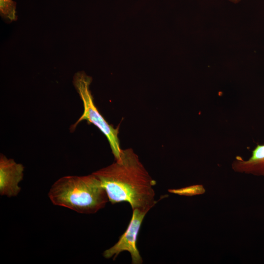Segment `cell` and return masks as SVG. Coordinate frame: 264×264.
<instances>
[{"label": "cell", "instance_id": "cell-1", "mask_svg": "<svg viewBox=\"0 0 264 264\" xmlns=\"http://www.w3.org/2000/svg\"><path fill=\"white\" fill-rule=\"evenodd\" d=\"M93 174L105 189L110 202L129 203L132 210L148 212L156 203L152 178L131 148L122 150L111 164Z\"/></svg>", "mask_w": 264, "mask_h": 264}, {"label": "cell", "instance_id": "cell-2", "mask_svg": "<svg viewBox=\"0 0 264 264\" xmlns=\"http://www.w3.org/2000/svg\"><path fill=\"white\" fill-rule=\"evenodd\" d=\"M48 197L54 205L81 214H94L109 201L100 181L93 174L61 177L51 186Z\"/></svg>", "mask_w": 264, "mask_h": 264}, {"label": "cell", "instance_id": "cell-3", "mask_svg": "<svg viewBox=\"0 0 264 264\" xmlns=\"http://www.w3.org/2000/svg\"><path fill=\"white\" fill-rule=\"evenodd\" d=\"M92 80V78L84 71H79L73 76V84L82 100L84 110L70 129L73 131L80 122L84 120L88 124L95 126L106 137L116 160L119 158L122 150L118 136L119 128H115L109 124L96 108L89 88Z\"/></svg>", "mask_w": 264, "mask_h": 264}, {"label": "cell", "instance_id": "cell-4", "mask_svg": "<svg viewBox=\"0 0 264 264\" xmlns=\"http://www.w3.org/2000/svg\"><path fill=\"white\" fill-rule=\"evenodd\" d=\"M147 213L138 209L132 210V217L127 229L114 245L104 252L103 255L105 258H112L115 260L120 253L127 251L131 255L132 264L143 263L136 243L142 222Z\"/></svg>", "mask_w": 264, "mask_h": 264}, {"label": "cell", "instance_id": "cell-5", "mask_svg": "<svg viewBox=\"0 0 264 264\" xmlns=\"http://www.w3.org/2000/svg\"><path fill=\"white\" fill-rule=\"evenodd\" d=\"M24 167L3 154L0 156V194L15 197L21 191L19 186L23 177Z\"/></svg>", "mask_w": 264, "mask_h": 264}, {"label": "cell", "instance_id": "cell-6", "mask_svg": "<svg viewBox=\"0 0 264 264\" xmlns=\"http://www.w3.org/2000/svg\"><path fill=\"white\" fill-rule=\"evenodd\" d=\"M231 166L235 172L264 176V144H257L247 160L237 156Z\"/></svg>", "mask_w": 264, "mask_h": 264}, {"label": "cell", "instance_id": "cell-7", "mask_svg": "<svg viewBox=\"0 0 264 264\" xmlns=\"http://www.w3.org/2000/svg\"><path fill=\"white\" fill-rule=\"evenodd\" d=\"M16 3L12 0H0V12L1 17L11 22L17 20Z\"/></svg>", "mask_w": 264, "mask_h": 264}, {"label": "cell", "instance_id": "cell-8", "mask_svg": "<svg viewBox=\"0 0 264 264\" xmlns=\"http://www.w3.org/2000/svg\"><path fill=\"white\" fill-rule=\"evenodd\" d=\"M171 193L177 194L180 195L192 196L197 195H200L205 193V189L202 185H195L180 189L169 190Z\"/></svg>", "mask_w": 264, "mask_h": 264}, {"label": "cell", "instance_id": "cell-9", "mask_svg": "<svg viewBox=\"0 0 264 264\" xmlns=\"http://www.w3.org/2000/svg\"><path fill=\"white\" fill-rule=\"evenodd\" d=\"M230 1L234 2V3H238L241 0H229Z\"/></svg>", "mask_w": 264, "mask_h": 264}]
</instances>
